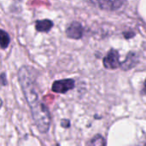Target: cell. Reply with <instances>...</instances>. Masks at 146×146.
I'll return each instance as SVG.
<instances>
[{"label": "cell", "instance_id": "5bb4252c", "mask_svg": "<svg viewBox=\"0 0 146 146\" xmlns=\"http://www.w3.org/2000/svg\"><path fill=\"white\" fill-rule=\"evenodd\" d=\"M1 105H2V102H1V99H0V107H1Z\"/></svg>", "mask_w": 146, "mask_h": 146}, {"label": "cell", "instance_id": "ba28073f", "mask_svg": "<svg viewBox=\"0 0 146 146\" xmlns=\"http://www.w3.org/2000/svg\"><path fill=\"white\" fill-rule=\"evenodd\" d=\"M10 42V38L9 34L4 31L0 29V47L2 49H6Z\"/></svg>", "mask_w": 146, "mask_h": 146}, {"label": "cell", "instance_id": "5b68a950", "mask_svg": "<svg viewBox=\"0 0 146 146\" xmlns=\"http://www.w3.org/2000/svg\"><path fill=\"white\" fill-rule=\"evenodd\" d=\"M53 27V22L50 20L44 19V20H38L35 22V28L38 32L46 33L49 32Z\"/></svg>", "mask_w": 146, "mask_h": 146}, {"label": "cell", "instance_id": "3957f363", "mask_svg": "<svg viewBox=\"0 0 146 146\" xmlns=\"http://www.w3.org/2000/svg\"><path fill=\"white\" fill-rule=\"evenodd\" d=\"M119 54L115 50H110L104 58V66L108 69H115L120 66Z\"/></svg>", "mask_w": 146, "mask_h": 146}, {"label": "cell", "instance_id": "30bf717a", "mask_svg": "<svg viewBox=\"0 0 146 146\" xmlns=\"http://www.w3.org/2000/svg\"><path fill=\"white\" fill-rule=\"evenodd\" d=\"M0 82L3 86H5L7 84V80H6V76L4 74H2L0 75Z\"/></svg>", "mask_w": 146, "mask_h": 146}, {"label": "cell", "instance_id": "9c48e42d", "mask_svg": "<svg viewBox=\"0 0 146 146\" xmlns=\"http://www.w3.org/2000/svg\"><path fill=\"white\" fill-rule=\"evenodd\" d=\"M105 145V140L103 138L102 135H96L92 141L90 142L89 146H104Z\"/></svg>", "mask_w": 146, "mask_h": 146}, {"label": "cell", "instance_id": "7a4b0ae2", "mask_svg": "<svg viewBox=\"0 0 146 146\" xmlns=\"http://www.w3.org/2000/svg\"><path fill=\"white\" fill-rule=\"evenodd\" d=\"M74 87V81L71 79L56 80L52 84V91L56 93H65Z\"/></svg>", "mask_w": 146, "mask_h": 146}, {"label": "cell", "instance_id": "52a82bcc", "mask_svg": "<svg viewBox=\"0 0 146 146\" xmlns=\"http://www.w3.org/2000/svg\"><path fill=\"white\" fill-rule=\"evenodd\" d=\"M97 3L100 6V8L110 10H114L120 8L121 5L123 3V2L121 1H98Z\"/></svg>", "mask_w": 146, "mask_h": 146}, {"label": "cell", "instance_id": "277c9868", "mask_svg": "<svg viewBox=\"0 0 146 146\" xmlns=\"http://www.w3.org/2000/svg\"><path fill=\"white\" fill-rule=\"evenodd\" d=\"M67 36L70 38L79 39L83 35V27L80 22L73 21L66 30Z\"/></svg>", "mask_w": 146, "mask_h": 146}, {"label": "cell", "instance_id": "6da1fadb", "mask_svg": "<svg viewBox=\"0 0 146 146\" xmlns=\"http://www.w3.org/2000/svg\"><path fill=\"white\" fill-rule=\"evenodd\" d=\"M36 70L29 66H23L19 69L18 78L22 92L28 104L33 121L42 133L48 132L50 126V115L47 107L39 100L36 84Z\"/></svg>", "mask_w": 146, "mask_h": 146}, {"label": "cell", "instance_id": "8fae6325", "mask_svg": "<svg viewBox=\"0 0 146 146\" xmlns=\"http://www.w3.org/2000/svg\"><path fill=\"white\" fill-rule=\"evenodd\" d=\"M61 125H62V127H64V128H68V127H69L70 123H69V121H68V120H62V121Z\"/></svg>", "mask_w": 146, "mask_h": 146}, {"label": "cell", "instance_id": "8992f818", "mask_svg": "<svg viewBox=\"0 0 146 146\" xmlns=\"http://www.w3.org/2000/svg\"><path fill=\"white\" fill-rule=\"evenodd\" d=\"M137 63H138V57L136 54L129 53L127 55V59L122 63H121V67L123 70H128L133 67H134Z\"/></svg>", "mask_w": 146, "mask_h": 146}, {"label": "cell", "instance_id": "4fadbf2b", "mask_svg": "<svg viewBox=\"0 0 146 146\" xmlns=\"http://www.w3.org/2000/svg\"><path fill=\"white\" fill-rule=\"evenodd\" d=\"M144 93L146 94V80L145 81V84H144Z\"/></svg>", "mask_w": 146, "mask_h": 146}, {"label": "cell", "instance_id": "7c38bea8", "mask_svg": "<svg viewBox=\"0 0 146 146\" xmlns=\"http://www.w3.org/2000/svg\"><path fill=\"white\" fill-rule=\"evenodd\" d=\"M133 35H134V34H133V33H132V32H130V33H124L125 38H129L133 37Z\"/></svg>", "mask_w": 146, "mask_h": 146}]
</instances>
